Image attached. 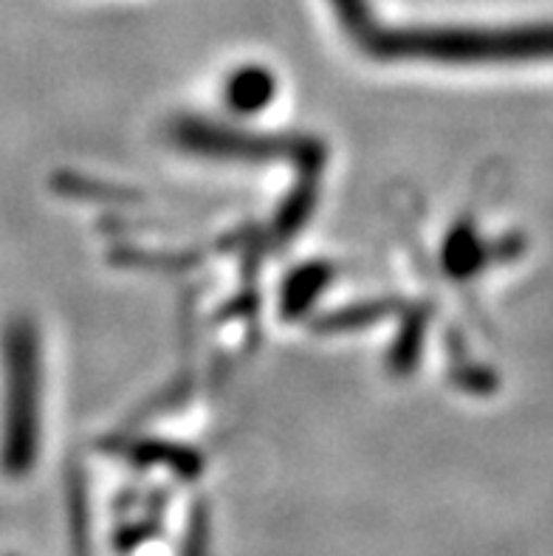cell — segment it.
<instances>
[{
  "label": "cell",
  "mask_w": 553,
  "mask_h": 556,
  "mask_svg": "<svg viewBox=\"0 0 553 556\" xmlns=\"http://www.w3.org/2000/svg\"><path fill=\"white\" fill-rule=\"evenodd\" d=\"M325 282H328V268L323 266H314V268H305V271H297L294 280L288 282L286 289V311L288 314H297L302 311L305 305L314 300V294L323 289Z\"/></svg>",
  "instance_id": "3957f363"
},
{
  "label": "cell",
  "mask_w": 553,
  "mask_h": 556,
  "mask_svg": "<svg viewBox=\"0 0 553 556\" xmlns=\"http://www.w3.org/2000/svg\"><path fill=\"white\" fill-rule=\"evenodd\" d=\"M344 31L376 60L512 63L553 56V26L531 28H385L365 0H334Z\"/></svg>",
  "instance_id": "6da1fadb"
},
{
  "label": "cell",
  "mask_w": 553,
  "mask_h": 556,
  "mask_svg": "<svg viewBox=\"0 0 553 556\" xmlns=\"http://www.w3.org/2000/svg\"><path fill=\"white\" fill-rule=\"evenodd\" d=\"M274 77L266 68H240L238 74H231L229 83H226V102L229 108L240 113H254L260 108H266L274 99Z\"/></svg>",
  "instance_id": "7a4b0ae2"
},
{
  "label": "cell",
  "mask_w": 553,
  "mask_h": 556,
  "mask_svg": "<svg viewBox=\"0 0 553 556\" xmlns=\"http://www.w3.org/2000/svg\"><path fill=\"white\" fill-rule=\"evenodd\" d=\"M480 263V254H477V243L472 240V235L457 232L455 238L449 240L447 247V266L452 271H469Z\"/></svg>",
  "instance_id": "277c9868"
}]
</instances>
